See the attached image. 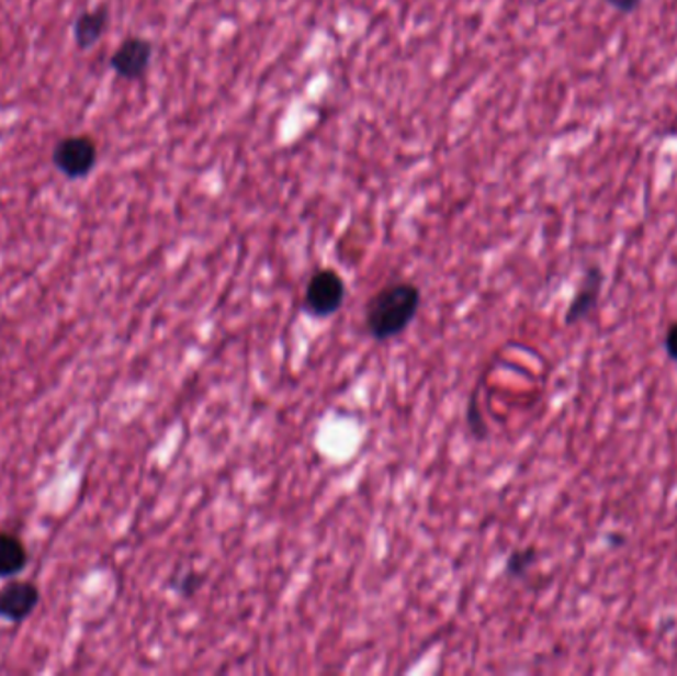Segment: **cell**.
<instances>
[{
	"label": "cell",
	"mask_w": 677,
	"mask_h": 676,
	"mask_svg": "<svg viewBox=\"0 0 677 676\" xmlns=\"http://www.w3.org/2000/svg\"><path fill=\"white\" fill-rule=\"evenodd\" d=\"M422 292L413 282H393L369 297L364 306V328L376 341L395 339L415 322Z\"/></svg>",
	"instance_id": "6da1fadb"
},
{
	"label": "cell",
	"mask_w": 677,
	"mask_h": 676,
	"mask_svg": "<svg viewBox=\"0 0 677 676\" xmlns=\"http://www.w3.org/2000/svg\"><path fill=\"white\" fill-rule=\"evenodd\" d=\"M347 286L334 268H319L305 288L304 309L312 318H331L345 304Z\"/></svg>",
	"instance_id": "7a4b0ae2"
},
{
	"label": "cell",
	"mask_w": 677,
	"mask_h": 676,
	"mask_svg": "<svg viewBox=\"0 0 677 676\" xmlns=\"http://www.w3.org/2000/svg\"><path fill=\"white\" fill-rule=\"evenodd\" d=\"M98 144L91 135H68L52 151V164L66 179H86L98 165Z\"/></svg>",
	"instance_id": "3957f363"
},
{
	"label": "cell",
	"mask_w": 677,
	"mask_h": 676,
	"mask_svg": "<svg viewBox=\"0 0 677 676\" xmlns=\"http://www.w3.org/2000/svg\"><path fill=\"white\" fill-rule=\"evenodd\" d=\"M153 60V44L143 36H129L115 48L110 58L113 74L127 82H137L149 72Z\"/></svg>",
	"instance_id": "277c9868"
},
{
	"label": "cell",
	"mask_w": 677,
	"mask_h": 676,
	"mask_svg": "<svg viewBox=\"0 0 677 676\" xmlns=\"http://www.w3.org/2000/svg\"><path fill=\"white\" fill-rule=\"evenodd\" d=\"M605 280H607L605 270L597 267V264H590V267L585 270V274L580 278L578 286H576L575 296H573L571 304L566 307V328H573L576 324L585 322V319L597 309L598 300H600L602 286H605Z\"/></svg>",
	"instance_id": "5b68a950"
},
{
	"label": "cell",
	"mask_w": 677,
	"mask_h": 676,
	"mask_svg": "<svg viewBox=\"0 0 677 676\" xmlns=\"http://www.w3.org/2000/svg\"><path fill=\"white\" fill-rule=\"evenodd\" d=\"M41 604V589L32 582H11L0 589V619L22 623Z\"/></svg>",
	"instance_id": "8992f818"
},
{
	"label": "cell",
	"mask_w": 677,
	"mask_h": 676,
	"mask_svg": "<svg viewBox=\"0 0 677 676\" xmlns=\"http://www.w3.org/2000/svg\"><path fill=\"white\" fill-rule=\"evenodd\" d=\"M110 24V12L108 7H98L91 11H83L78 14L74 22V42L81 52L90 50L98 42L102 41L103 34Z\"/></svg>",
	"instance_id": "52a82bcc"
},
{
	"label": "cell",
	"mask_w": 677,
	"mask_h": 676,
	"mask_svg": "<svg viewBox=\"0 0 677 676\" xmlns=\"http://www.w3.org/2000/svg\"><path fill=\"white\" fill-rule=\"evenodd\" d=\"M29 565V550L16 533L0 530V579L22 574Z\"/></svg>",
	"instance_id": "ba28073f"
},
{
	"label": "cell",
	"mask_w": 677,
	"mask_h": 676,
	"mask_svg": "<svg viewBox=\"0 0 677 676\" xmlns=\"http://www.w3.org/2000/svg\"><path fill=\"white\" fill-rule=\"evenodd\" d=\"M537 557H539V553H537L533 545L521 548V550H514V552L507 555L506 560L507 577H511V579H523V577H527V574H529V570L535 565Z\"/></svg>",
	"instance_id": "9c48e42d"
},
{
	"label": "cell",
	"mask_w": 677,
	"mask_h": 676,
	"mask_svg": "<svg viewBox=\"0 0 677 676\" xmlns=\"http://www.w3.org/2000/svg\"><path fill=\"white\" fill-rule=\"evenodd\" d=\"M201 585H203V577L196 574V572H189V574L181 575V579H179V584H177V589H179V594L189 597V595L194 594Z\"/></svg>",
	"instance_id": "30bf717a"
},
{
	"label": "cell",
	"mask_w": 677,
	"mask_h": 676,
	"mask_svg": "<svg viewBox=\"0 0 677 676\" xmlns=\"http://www.w3.org/2000/svg\"><path fill=\"white\" fill-rule=\"evenodd\" d=\"M664 349H666L667 358L677 363V322L669 324V328H667Z\"/></svg>",
	"instance_id": "8fae6325"
},
{
	"label": "cell",
	"mask_w": 677,
	"mask_h": 676,
	"mask_svg": "<svg viewBox=\"0 0 677 676\" xmlns=\"http://www.w3.org/2000/svg\"><path fill=\"white\" fill-rule=\"evenodd\" d=\"M607 2L620 14H632L642 4V0H607Z\"/></svg>",
	"instance_id": "7c38bea8"
},
{
	"label": "cell",
	"mask_w": 677,
	"mask_h": 676,
	"mask_svg": "<svg viewBox=\"0 0 677 676\" xmlns=\"http://www.w3.org/2000/svg\"><path fill=\"white\" fill-rule=\"evenodd\" d=\"M627 542V538L622 536L620 532H612L608 536V543H610V548H614V545H622V543Z\"/></svg>",
	"instance_id": "4fadbf2b"
}]
</instances>
